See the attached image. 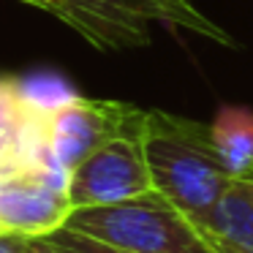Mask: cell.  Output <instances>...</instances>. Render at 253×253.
Listing matches in <instances>:
<instances>
[{
	"label": "cell",
	"instance_id": "1",
	"mask_svg": "<svg viewBox=\"0 0 253 253\" xmlns=\"http://www.w3.org/2000/svg\"><path fill=\"white\" fill-rule=\"evenodd\" d=\"M142 144L153 188L210 234L215 204L231 182L215 147L212 128L193 117L147 109Z\"/></svg>",
	"mask_w": 253,
	"mask_h": 253
},
{
	"label": "cell",
	"instance_id": "2",
	"mask_svg": "<svg viewBox=\"0 0 253 253\" xmlns=\"http://www.w3.org/2000/svg\"><path fill=\"white\" fill-rule=\"evenodd\" d=\"M66 226L131 253H218L212 234L158 191L117 204L79 207Z\"/></svg>",
	"mask_w": 253,
	"mask_h": 253
},
{
	"label": "cell",
	"instance_id": "3",
	"mask_svg": "<svg viewBox=\"0 0 253 253\" xmlns=\"http://www.w3.org/2000/svg\"><path fill=\"white\" fill-rule=\"evenodd\" d=\"M60 22L101 52L147 46L150 22L188 30L223 46H237V41L193 0H63Z\"/></svg>",
	"mask_w": 253,
	"mask_h": 253
},
{
	"label": "cell",
	"instance_id": "4",
	"mask_svg": "<svg viewBox=\"0 0 253 253\" xmlns=\"http://www.w3.org/2000/svg\"><path fill=\"white\" fill-rule=\"evenodd\" d=\"M142 120L144 109L133 104L74 93L63 104L52 106L46 115V150L52 166L68 174L106 142L139 128Z\"/></svg>",
	"mask_w": 253,
	"mask_h": 253
},
{
	"label": "cell",
	"instance_id": "5",
	"mask_svg": "<svg viewBox=\"0 0 253 253\" xmlns=\"http://www.w3.org/2000/svg\"><path fill=\"white\" fill-rule=\"evenodd\" d=\"M66 191L74 210L117 204L155 191L142 144V126L115 136L74 166L68 171Z\"/></svg>",
	"mask_w": 253,
	"mask_h": 253
},
{
	"label": "cell",
	"instance_id": "6",
	"mask_svg": "<svg viewBox=\"0 0 253 253\" xmlns=\"http://www.w3.org/2000/svg\"><path fill=\"white\" fill-rule=\"evenodd\" d=\"M68 174L57 169H22L0 177V229L46 237L74 212Z\"/></svg>",
	"mask_w": 253,
	"mask_h": 253
},
{
	"label": "cell",
	"instance_id": "7",
	"mask_svg": "<svg viewBox=\"0 0 253 253\" xmlns=\"http://www.w3.org/2000/svg\"><path fill=\"white\" fill-rule=\"evenodd\" d=\"M210 234L242 253H253V174L229 182L210 218Z\"/></svg>",
	"mask_w": 253,
	"mask_h": 253
},
{
	"label": "cell",
	"instance_id": "8",
	"mask_svg": "<svg viewBox=\"0 0 253 253\" xmlns=\"http://www.w3.org/2000/svg\"><path fill=\"white\" fill-rule=\"evenodd\" d=\"M218 155L231 180L253 174V109L223 106L210 123Z\"/></svg>",
	"mask_w": 253,
	"mask_h": 253
},
{
	"label": "cell",
	"instance_id": "9",
	"mask_svg": "<svg viewBox=\"0 0 253 253\" xmlns=\"http://www.w3.org/2000/svg\"><path fill=\"white\" fill-rule=\"evenodd\" d=\"M46 237H49L63 253H131V251H126V248H117V245H112V242L82 234V231L68 229V226H60V229H55Z\"/></svg>",
	"mask_w": 253,
	"mask_h": 253
},
{
	"label": "cell",
	"instance_id": "10",
	"mask_svg": "<svg viewBox=\"0 0 253 253\" xmlns=\"http://www.w3.org/2000/svg\"><path fill=\"white\" fill-rule=\"evenodd\" d=\"M30 237L19 234V231H6L0 229V253H25Z\"/></svg>",
	"mask_w": 253,
	"mask_h": 253
},
{
	"label": "cell",
	"instance_id": "11",
	"mask_svg": "<svg viewBox=\"0 0 253 253\" xmlns=\"http://www.w3.org/2000/svg\"><path fill=\"white\" fill-rule=\"evenodd\" d=\"M25 253H63V251L49 240V237H30Z\"/></svg>",
	"mask_w": 253,
	"mask_h": 253
},
{
	"label": "cell",
	"instance_id": "12",
	"mask_svg": "<svg viewBox=\"0 0 253 253\" xmlns=\"http://www.w3.org/2000/svg\"><path fill=\"white\" fill-rule=\"evenodd\" d=\"M25 3L41 8V11H49L55 19H63V0H25Z\"/></svg>",
	"mask_w": 253,
	"mask_h": 253
},
{
	"label": "cell",
	"instance_id": "13",
	"mask_svg": "<svg viewBox=\"0 0 253 253\" xmlns=\"http://www.w3.org/2000/svg\"><path fill=\"white\" fill-rule=\"evenodd\" d=\"M212 240H215V237H212ZM215 248H218V253H242V251H237V248L226 245V242H220V240H215Z\"/></svg>",
	"mask_w": 253,
	"mask_h": 253
}]
</instances>
